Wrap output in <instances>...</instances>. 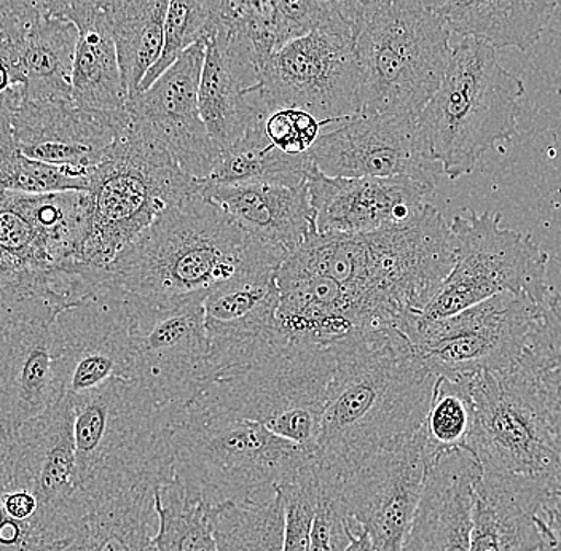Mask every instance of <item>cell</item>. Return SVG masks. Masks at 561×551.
Listing matches in <instances>:
<instances>
[{
    "instance_id": "cell-1",
    "label": "cell",
    "mask_w": 561,
    "mask_h": 551,
    "mask_svg": "<svg viewBox=\"0 0 561 551\" xmlns=\"http://www.w3.org/2000/svg\"><path fill=\"white\" fill-rule=\"evenodd\" d=\"M331 347L335 367L313 461L340 479L423 429L437 377L398 328L354 333Z\"/></svg>"
},
{
    "instance_id": "cell-2",
    "label": "cell",
    "mask_w": 561,
    "mask_h": 551,
    "mask_svg": "<svg viewBox=\"0 0 561 551\" xmlns=\"http://www.w3.org/2000/svg\"><path fill=\"white\" fill-rule=\"evenodd\" d=\"M454 263L450 225L431 203L407 222L371 233L318 234L310 245L311 269L345 290L360 333L398 328L423 311Z\"/></svg>"
},
{
    "instance_id": "cell-3",
    "label": "cell",
    "mask_w": 561,
    "mask_h": 551,
    "mask_svg": "<svg viewBox=\"0 0 561 551\" xmlns=\"http://www.w3.org/2000/svg\"><path fill=\"white\" fill-rule=\"evenodd\" d=\"M87 206V192L0 188V332L53 321L103 284L80 260Z\"/></svg>"
},
{
    "instance_id": "cell-4",
    "label": "cell",
    "mask_w": 561,
    "mask_h": 551,
    "mask_svg": "<svg viewBox=\"0 0 561 551\" xmlns=\"http://www.w3.org/2000/svg\"><path fill=\"white\" fill-rule=\"evenodd\" d=\"M266 245L198 192L158 216L105 269V283L142 300L209 294Z\"/></svg>"
},
{
    "instance_id": "cell-5",
    "label": "cell",
    "mask_w": 561,
    "mask_h": 551,
    "mask_svg": "<svg viewBox=\"0 0 561 551\" xmlns=\"http://www.w3.org/2000/svg\"><path fill=\"white\" fill-rule=\"evenodd\" d=\"M473 426L466 449L482 482L535 508L561 491V456L553 438L541 377L518 363L469 378Z\"/></svg>"
},
{
    "instance_id": "cell-6",
    "label": "cell",
    "mask_w": 561,
    "mask_h": 551,
    "mask_svg": "<svg viewBox=\"0 0 561 551\" xmlns=\"http://www.w3.org/2000/svg\"><path fill=\"white\" fill-rule=\"evenodd\" d=\"M333 367L331 346L293 342L279 333L241 363L210 375L185 409L262 424L313 452Z\"/></svg>"
},
{
    "instance_id": "cell-7",
    "label": "cell",
    "mask_w": 561,
    "mask_h": 551,
    "mask_svg": "<svg viewBox=\"0 0 561 551\" xmlns=\"http://www.w3.org/2000/svg\"><path fill=\"white\" fill-rule=\"evenodd\" d=\"M524 94V82L500 65L491 45L462 37L416 118L442 173L454 181L471 174L491 147L514 138Z\"/></svg>"
},
{
    "instance_id": "cell-8",
    "label": "cell",
    "mask_w": 561,
    "mask_h": 551,
    "mask_svg": "<svg viewBox=\"0 0 561 551\" xmlns=\"http://www.w3.org/2000/svg\"><path fill=\"white\" fill-rule=\"evenodd\" d=\"M199 192L149 133L128 128L91 170L82 265L105 280V269L158 216Z\"/></svg>"
},
{
    "instance_id": "cell-9",
    "label": "cell",
    "mask_w": 561,
    "mask_h": 551,
    "mask_svg": "<svg viewBox=\"0 0 561 551\" xmlns=\"http://www.w3.org/2000/svg\"><path fill=\"white\" fill-rule=\"evenodd\" d=\"M313 462L310 449L252 421L206 416L182 409L173 417V477L210 507L251 504Z\"/></svg>"
},
{
    "instance_id": "cell-10",
    "label": "cell",
    "mask_w": 561,
    "mask_h": 551,
    "mask_svg": "<svg viewBox=\"0 0 561 551\" xmlns=\"http://www.w3.org/2000/svg\"><path fill=\"white\" fill-rule=\"evenodd\" d=\"M450 31L419 0H389L354 38L359 114L419 118L450 62Z\"/></svg>"
},
{
    "instance_id": "cell-11",
    "label": "cell",
    "mask_w": 561,
    "mask_h": 551,
    "mask_svg": "<svg viewBox=\"0 0 561 551\" xmlns=\"http://www.w3.org/2000/svg\"><path fill=\"white\" fill-rule=\"evenodd\" d=\"M80 484L107 477L173 475V417L136 379H111L73 397Z\"/></svg>"
},
{
    "instance_id": "cell-12",
    "label": "cell",
    "mask_w": 561,
    "mask_h": 551,
    "mask_svg": "<svg viewBox=\"0 0 561 551\" xmlns=\"http://www.w3.org/2000/svg\"><path fill=\"white\" fill-rule=\"evenodd\" d=\"M541 311L528 295L504 292L448 318L405 315L398 329L436 377L469 379L520 363Z\"/></svg>"
},
{
    "instance_id": "cell-13",
    "label": "cell",
    "mask_w": 561,
    "mask_h": 551,
    "mask_svg": "<svg viewBox=\"0 0 561 551\" xmlns=\"http://www.w3.org/2000/svg\"><path fill=\"white\" fill-rule=\"evenodd\" d=\"M465 213L450 223L454 268L421 314L448 318L504 292L528 295L543 307L550 297L547 251L529 234L501 227V214Z\"/></svg>"
},
{
    "instance_id": "cell-14",
    "label": "cell",
    "mask_w": 561,
    "mask_h": 551,
    "mask_svg": "<svg viewBox=\"0 0 561 551\" xmlns=\"http://www.w3.org/2000/svg\"><path fill=\"white\" fill-rule=\"evenodd\" d=\"M208 294L175 300L129 297L136 381L161 409L179 413L202 392L209 375V342L205 324Z\"/></svg>"
},
{
    "instance_id": "cell-15",
    "label": "cell",
    "mask_w": 561,
    "mask_h": 551,
    "mask_svg": "<svg viewBox=\"0 0 561 551\" xmlns=\"http://www.w3.org/2000/svg\"><path fill=\"white\" fill-rule=\"evenodd\" d=\"M266 111L301 108L322 126L359 115V65L348 27L301 35L261 65L257 85Z\"/></svg>"
},
{
    "instance_id": "cell-16",
    "label": "cell",
    "mask_w": 561,
    "mask_h": 551,
    "mask_svg": "<svg viewBox=\"0 0 561 551\" xmlns=\"http://www.w3.org/2000/svg\"><path fill=\"white\" fill-rule=\"evenodd\" d=\"M2 434V432H0ZM0 490L33 494L42 517L85 525L69 397L0 438Z\"/></svg>"
},
{
    "instance_id": "cell-17",
    "label": "cell",
    "mask_w": 561,
    "mask_h": 551,
    "mask_svg": "<svg viewBox=\"0 0 561 551\" xmlns=\"http://www.w3.org/2000/svg\"><path fill=\"white\" fill-rule=\"evenodd\" d=\"M433 455L426 431L336 479L340 500L375 551H401L419 508Z\"/></svg>"
},
{
    "instance_id": "cell-18",
    "label": "cell",
    "mask_w": 561,
    "mask_h": 551,
    "mask_svg": "<svg viewBox=\"0 0 561 551\" xmlns=\"http://www.w3.org/2000/svg\"><path fill=\"white\" fill-rule=\"evenodd\" d=\"M319 136L311 161L331 177H409L437 185L434 160L415 117L359 114Z\"/></svg>"
},
{
    "instance_id": "cell-19",
    "label": "cell",
    "mask_w": 561,
    "mask_h": 551,
    "mask_svg": "<svg viewBox=\"0 0 561 551\" xmlns=\"http://www.w3.org/2000/svg\"><path fill=\"white\" fill-rule=\"evenodd\" d=\"M55 325L69 399L88 394L111 379H136L128 301L117 287L104 280L59 311Z\"/></svg>"
},
{
    "instance_id": "cell-20",
    "label": "cell",
    "mask_w": 561,
    "mask_h": 551,
    "mask_svg": "<svg viewBox=\"0 0 561 551\" xmlns=\"http://www.w3.org/2000/svg\"><path fill=\"white\" fill-rule=\"evenodd\" d=\"M206 41L182 53L147 90L126 103L129 118L170 153L185 174L205 181L219 161L198 108Z\"/></svg>"
},
{
    "instance_id": "cell-21",
    "label": "cell",
    "mask_w": 561,
    "mask_h": 551,
    "mask_svg": "<svg viewBox=\"0 0 561 551\" xmlns=\"http://www.w3.org/2000/svg\"><path fill=\"white\" fill-rule=\"evenodd\" d=\"M279 249L266 245L233 277L214 287L205 300V324L209 342V375L240 363L279 335L276 283Z\"/></svg>"
},
{
    "instance_id": "cell-22",
    "label": "cell",
    "mask_w": 561,
    "mask_h": 551,
    "mask_svg": "<svg viewBox=\"0 0 561 551\" xmlns=\"http://www.w3.org/2000/svg\"><path fill=\"white\" fill-rule=\"evenodd\" d=\"M128 125V111H93L72 100L23 97L12 114L13 138L23 156L76 170L98 167Z\"/></svg>"
},
{
    "instance_id": "cell-23",
    "label": "cell",
    "mask_w": 561,
    "mask_h": 551,
    "mask_svg": "<svg viewBox=\"0 0 561 551\" xmlns=\"http://www.w3.org/2000/svg\"><path fill=\"white\" fill-rule=\"evenodd\" d=\"M259 82L261 65L248 38L234 27L219 23L206 41L198 108L220 152L243 139L270 114L259 94Z\"/></svg>"
},
{
    "instance_id": "cell-24",
    "label": "cell",
    "mask_w": 561,
    "mask_h": 551,
    "mask_svg": "<svg viewBox=\"0 0 561 551\" xmlns=\"http://www.w3.org/2000/svg\"><path fill=\"white\" fill-rule=\"evenodd\" d=\"M307 187L318 233L363 234L412 219L437 185L409 177H331L313 164Z\"/></svg>"
},
{
    "instance_id": "cell-25",
    "label": "cell",
    "mask_w": 561,
    "mask_h": 551,
    "mask_svg": "<svg viewBox=\"0 0 561 551\" xmlns=\"http://www.w3.org/2000/svg\"><path fill=\"white\" fill-rule=\"evenodd\" d=\"M62 397L65 365L55 319L0 332V432L15 434Z\"/></svg>"
},
{
    "instance_id": "cell-26",
    "label": "cell",
    "mask_w": 561,
    "mask_h": 551,
    "mask_svg": "<svg viewBox=\"0 0 561 551\" xmlns=\"http://www.w3.org/2000/svg\"><path fill=\"white\" fill-rule=\"evenodd\" d=\"M482 467L469 449L437 452L401 551H469Z\"/></svg>"
},
{
    "instance_id": "cell-27",
    "label": "cell",
    "mask_w": 561,
    "mask_h": 551,
    "mask_svg": "<svg viewBox=\"0 0 561 551\" xmlns=\"http://www.w3.org/2000/svg\"><path fill=\"white\" fill-rule=\"evenodd\" d=\"M168 480L160 473H138L82 484L87 508L82 551H157L156 493Z\"/></svg>"
},
{
    "instance_id": "cell-28",
    "label": "cell",
    "mask_w": 561,
    "mask_h": 551,
    "mask_svg": "<svg viewBox=\"0 0 561 551\" xmlns=\"http://www.w3.org/2000/svg\"><path fill=\"white\" fill-rule=\"evenodd\" d=\"M199 193L249 237L279 249L289 257L314 230L307 184H214L199 181Z\"/></svg>"
},
{
    "instance_id": "cell-29",
    "label": "cell",
    "mask_w": 561,
    "mask_h": 551,
    "mask_svg": "<svg viewBox=\"0 0 561 551\" xmlns=\"http://www.w3.org/2000/svg\"><path fill=\"white\" fill-rule=\"evenodd\" d=\"M61 16L72 21L79 31L72 66L73 104L93 111H126L128 93L100 2L70 7Z\"/></svg>"
},
{
    "instance_id": "cell-30",
    "label": "cell",
    "mask_w": 561,
    "mask_h": 551,
    "mask_svg": "<svg viewBox=\"0 0 561 551\" xmlns=\"http://www.w3.org/2000/svg\"><path fill=\"white\" fill-rule=\"evenodd\" d=\"M557 0H447L437 10L450 33L528 51L541 41Z\"/></svg>"
},
{
    "instance_id": "cell-31",
    "label": "cell",
    "mask_w": 561,
    "mask_h": 551,
    "mask_svg": "<svg viewBox=\"0 0 561 551\" xmlns=\"http://www.w3.org/2000/svg\"><path fill=\"white\" fill-rule=\"evenodd\" d=\"M79 31L68 18L34 12L24 24L21 62L24 100H72V66Z\"/></svg>"
},
{
    "instance_id": "cell-32",
    "label": "cell",
    "mask_w": 561,
    "mask_h": 551,
    "mask_svg": "<svg viewBox=\"0 0 561 551\" xmlns=\"http://www.w3.org/2000/svg\"><path fill=\"white\" fill-rule=\"evenodd\" d=\"M100 5L114 38L129 100L163 50L170 0H100Z\"/></svg>"
},
{
    "instance_id": "cell-33",
    "label": "cell",
    "mask_w": 561,
    "mask_h": 551,
    "mask_svg": "<svg viewBox=\"0 0 561 551\" xmlns=\"http://www.w3.org/2000/svg\"><path fill=\"white\" fill-rule=\"evenodd\" d=\"M482 480V479H480ZM556 551L536 519L535 508L500 487L477 484L471 550Z\"/></svg>"
},
{
    "instance_id": "cell-34",
    "label": "cell",
    "mask_w": 561,
    "mask_h": 551,
    "mask_svg": "<svg viewBox=\"0 0 561 551\" xmlns=\"http://www.w3.org/2000/svg\"><path fill=\"white\" fill-rule=\"evenodd\" d=\"M265 123V122H263ZM263 123L243 139L220 152L219 161L205 181L214 184H307L313 168L310 156H287L276 149L263 131Z\"/></svg>"
},
{
    "instance_id": "cell-35",
    "label": "cell",
    "mask_w": 561,
    "mask_h": 551,
    "mask_svg": "<svg viewBox=\"0 0 561 551\" xmlns=\"http://www.w3.org/2000/svg\"><path fill=\"white\" fill-rule=\"evenodd\" d=\"M24 91L0 96V188L27 195L90 192L91 170L55 167L31 160L18 149L13 138L12 114L23 100Z\"/></svg>"
},
{
    "instance_id": "cell-36",
    "label": "cell",
    "mask_w": 561,
    "mask_h": 551,
    "mask_svg": "<svg viewBox=\"0 0 561 551\" xmlns=\"http://www.w3.org/2000/svg\"><path fill=\"white\" fill-rule=\"evenodd\" d=\"M157 551H217L210 525V505L198 493L171 477L156 493Z\"/></svg>"
},
{
    "instance_id": "cell-37",
    "label": "cell",
    "mask_w": 561,
    "mask_h": 551,
    "mask_svg": "<svg viewBox=\"0 0 561 551\" xmlns=\"http://www.w3.org/2000/svg\"><path fill=\"white\" fill-rule=\"evenodd\" d=\"M217 551H283L284 502L279 487L265 502H222L210 508Z\"/></svg>"
},
{
    "instance_id": "cell-38",
    "label": "cell",
    "mask_w": 561,
    "mask_h": 551,
    "mask_svg": "<svg viewBox=\"0 0 561 551\" xmlns=\"http://www.w3.org/2000/svg\"><path fill=\"white\" fill-rule=\"evenodd\" d=\"M473 426V400L469 379L437 377L430 412L424 421L431 455L466 448Z\"/></svg>"
},
{
    "instance_id": "cell-39",
    "label": "cell",
    "mask_w": 561,
    "mask_h": 551,
    "mask_svg": "<svg viewBox=\"0 0 561 551\" xmlns=\"http://www.w3.org/2000/svg\"><path fill=\"white\" fill-rule=\"evenodd\" d=\"M85 529L35 517L20 521L0 507V551H80Z\"/></svg>"
},
{
    "instance_id": "cell-40",
    "label": "cell",
    "mask_w": 561,
    "mask_h": 551,
    "mask_svg": "<svg viewBox=\"0 0 561 551\" xmlns=\"http://www.w3.org/2000/svg\"><path fill=\"white\" fill-rule=\"evenodd\" d=\"M316 473L319 482L318 501L308 551H346L351 543V535L359 525L356 519L350 517L340 500L335 477L319 473L318 470Z\"/></svg>"
},
{
    "instance_id": "cell-41",
    "label": "cell",
    "mask_w": 561,
    "mask_h": 551,
    "mask_svg": "<svg viewBox=\"0 0 561 551\" xmlns=\"http://www.w3.org/2000/svg\"><path fill=\"white\" fill-rule=\"evenodd\" d=\"M318 487L314 461L305 467L293 482L279 487L284 502V521H286L283 551L310 550Z\"/></svg>"
},
{
    "instance_id": "cell-42",
    "label": "cell",
    "mask_w": 561,
    "mask_h": 551,
    "mask_svg": "<svg viewBox=\"0 0 561 551\" xmlns=\"http://www.w3.org/2000/svg\"><path fill=\"white\" fill-rule=\"evenodd\" d=\"M325 27H348L335 0H276V30L280 47L293 38Z\"/></svg>"
},
{
    "instance_id": "cell-43",
    "label": "cell",
    "mask_w": 561,
    "mask_h": 551,
    "mask_svg": "<svg viewBox=\"0 0 561 551\" xmlns=\"http://www.w3.org/2000/svg\"><path fill=\"white\" fill-rule=\"evenodd\" d=\"M322 123L301 108H276L266 115V139L287 156H305L321 136Z\"/></svg>"
},
{
    "instance_id": "cell-44",
    "label": "cell",
    "mask_w": 561,
    "mask_h": 551,
    "mask_svg": "<svg viewBox=\"0 0 561 551\" xmlns=\"http://www.w3.org/2000/svg\"><path fill=\"white\" fill-rule=\"evenodd\" d=\"M520 360L536 374L561 367V290L543 305Z\"/></svg>"
},
{
    "instance_id": "cell-45",
    "label": "cell",
    "mask_w": 561,
    "mask_h": 551,
    "mask_svg": "<svg viewBox=\"0 0 561 551\" xmlns=\"http://www.w3.org/2000/svg\"><path fill=\"white\" fill-rule=\"evenodd\" d=\"M388 2L389 0H335L340 15L354 38L367 26L375 13Z\"/></svg>"
},
{
    "instance_id": "cell-46",
    "label": "cell",
    "mask_w": 561,
    "mask_h": 551,
    "mask_svg": "<svg viewBox=\"0 0 561 551\" xmlns=\"http://www.w3.org/2000/svg\"><path fill=\"white\" fill-rule=\"evenodd\" d=\"M541 377L543 395L549 409L550 424H552L553 438L561 456V367L542 371Z\"/></svg>"
},
{
    "instance_id": "cell-47",
    "label": "cell",
    "mask_w": 561,
    "mask_h": 551,
    "mask_svg": "<svg viewBox=\"0 0 561 551\" xmlns=\"http://www.w3.org/2000/svg\"><path fill=\"white\" fill-rule=\"evenodd\" d=\"M536 519L553 549L561 551V491L543 502Z\"/></svg>"
},
{
    "instance_id": "cell-48",
    "label": "cell",
    "mask_w": 561,
    "mask_h": 551,
    "mask_svg": "<svg viewBox=\"0 0 561 551\" xmlns=\"http://www.w3.org/2000/svg\"><path fill=\"white\" fill-rule=\"evenodd\" d=\"M30 2L38 12L61 16L70 7L80 5V3L100 2V0H30Z\"/></svg>"
},
{
    "instance_id": "cell-49",
    "label": "cell",
    "mask_w": 561,
    "mask_h": 551,
    "mask_svg": "<svg viewBox=\"0 0 561 551\" xmlns=\"http://www.w3.org/2000/svg\"><path fill=\"white\" fill-rule=\"evenodd\" d=\"M346 551H375L367 532L360 526L354 529L353 535H351V543Z\"/></svg>"
},
{
    "instance_id": "cell-50",
    "label": "cell",
    "mask_w": 561,
    "mask_h": 551,
    "mask_svg": "<svg viewBox=\"0 0 561 551\" xmlns=\"http://www.w3.org/2000/svg\"><path fill=\"white\" fill-rule=\"evenodd\" d=\"M421 5L426 7V9L430 10H437L440 9L442 5H444L447 0H419Z\"/></svg>"
},
{
    "instance_id": "cell-51",
    "label": "cell",
    "mask_w": 561,
    "mask_h": 551,
    "mask_svg": "<svg viewBox=\"0 0 561 551\" xmlns=\"http://www.w3.org/2000/svg\"><path fill=\"white\" fill-rule=\"evenodd\" d=\"M0 438H2V434H0Z\"/></svg>"
},
{
    "instance_id": "cell-52",
    "label": "cell",
    "mask_w": 561,
    "mask_h": 551,
    "mask_svg": "<svg viewBox=\"0 0 561 551\" xmlns=\"http://www.w3.org/2000/svg\"><path fill=\"white\" fill-rule=\"evenodd\" d=\"M560 193H561V190H560Z\"/></svg>"
},
{
    "instance_id": "cell-53",
    "label": "cell",
    "mask_w": 561,
    "mask_h": 551,
    "mask_svg": "<svg viewBox=\"0 0 561 551\" xmlns=\"http://www.w3.org/2000/svg\"><path fill=\"white\" fill-rule=\"evenodd\" d=\"M556 551H559V550H556Z\"/></svg>"
}]
</instances>
